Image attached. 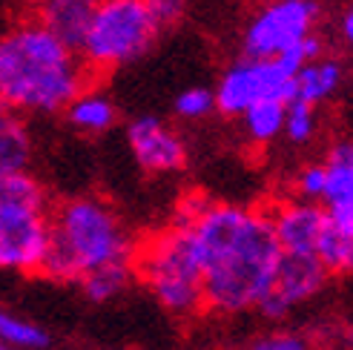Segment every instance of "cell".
Listing matches in <instances>:
<instances>
[{
  "instance_id": "9c48e42d",
  "label": "cell",
  "mask_w": 353,
  "mask_h": 350,
  "mask_svg": "<svg viewBox=\"0 0 353 350\" xmlns=\"http://www.w3.org/2000/svg\"><path fill=\"white\" fill-rule=\"evenodd\" d=\"M130 147L135 161L147 172H175L187 161V150L179 132L170 130L164 121L144 115L130 124Z\"/></svg>"
},
{
  "instance_id": "4fadbf2b",
  "label": "cell",
  "mask_w": 353,
  "mask_h": 350,
  "mask_svg": "<svg viewBox=\"0 0 353 350\" xmlns=\"http://www.w3.org/2000/svg\"><path fill=\"white\" fill-rule=\"evenodd\" d=\"M327 278V270L322 267V261L307 253H281L276 276H273V293L279 296L288 307L307 302L310 296L322 290Z\"/></svg>"
},
{
  "instance_id": "52a82bcc",
  "label": "cell",
  "mask_w": 353,
  "mask_h": 350,
  "mask_svg": "<svg viewBox=\"0 0 353 350\" xmlns=\"http://www.w3.org/2000/svg\"><path fill=\"white\" fill-rule=\"evenodd\" d=\"M316 21H319L316 0H270L256 12L244 32L247 58H276L279 52L290 49L305 34H310Z\"/></svg>"
},
{
  "instance_id": "ac0fdd59",
  "label": "cell",
  "mask_w": 353,
  "mask_h": 350,
  "mask_svg": "<svg viewBox=\"0 0 353 350\" xmlns=\"http://www.w3.org/2000/svg\"><path fill=\"white\" fill-rule=\"evenodd\" d=\"M316 258L327 273H347L353 267V233L342 230L325 216V227L316 241Z\"/></svg>"
},
{
  "instance_id": "8fae6325",
  "label": "cell",
  "mask_w": 353,
  "mask_h": 350,
  "mask_svg": "<svg viewBox=\"0 0 353 350\" xmlns=\"http://www.w3.org/2000/svg\"><path fill=\"white\" fill-rule=\"evenodd\" d=\"M98 3L101 0H34V23L72 52H81Z\"/></svg>"
},
{
  "instance_id": "d6986e66",
  "label": "cell",
  "mask_w": 353,
  "mask_h": 350,
  "mask_svg": "<svg viewBox=\"0 0 353 350\" xmlns=\"http://www.w3.org/2000/svg\"><path fill=\"white\" fill-rule=\"evenodd\" d=\"M285 107L288 103H281L270 95L253 101L250 107L241 112L244 130H247V135H250V141H256V144L273 141V138L281 132V124H285Z\"/></svg>"
},
{
  "instance_id": "3957f363",
  "label": "cell",
  "mask_w": 353,
  "mask_h": 350,
  "mask_svg": "<svg viewBox=\"0 0 353 350\" xmlns=\"http://www.w3.org/2000/svg\"><path fill=\"white\" fill-rule=\"evenodd\" d=\"M132 258L135 244L112 209L95 198H75L49 216V244L38 273L55 282H81L95 267Z\"/></svg>"
},
{
  "instance_id": "277c9868",
  "label": "cell",
  "mask_w": 353,
  "mask_h": 350,
  "mask_svg": "<svg viewBox=\"0 0 353 350\" xmlns=\"http://www.w3.org/2000/svg\"><path fill=\"white\" fill-rule=\"evenodd\" d=\"M132 267L167 310L187 316L204 307L201 270L184 224H175L172 230L152 236L144 247H135Z\"/></svg>"
},
{
  "instance_id": "cb8c5ba5",
  "label": "cell",
  "mask_w": 353,
  "mask_h": 350,
  "mask_svg": "<svg viewBox=\"0 0 353 350\" xmlns=\"http://www.w3.org/2000/svg\"><path fill=\"white\" fill-rule=\"evenodd\" d=\"M299 192L305 198H322V189H325V164H313L307 169L299 172Z\"/></svg>"
},
{
  "instance_id": "484cf974",
  "label": "cell",
  "mask_w": 353,
  "mask_h": 350,
  "mask_svg": "<svg viewBox=\"0 0 353 350\" xmlns=\"http://www.w3.org/2000/svg\"><path fill=\"white\" fill-rule=\"evenodd\" d=\"M250 350H307V344H305V339H299L293 333H273V336L253 342Z\"/></svg>"
},
{
  "instance_id": "e0dca14e",
  "label": "cell",
  "mask_w": 353,
  "mask_h": 350,
  "mask_svg": "<svg viewBox=\"0 0 353 350\" xmlns=\"http://www.w3.org/2000/svg\"><path fill=\"white\" fill-rule=\"evenodd\" d=\"M29 161V132L14 110L0 103V172L23 169Z\"/></svg>"
},
{
  "instance_id": "6da1fadb",
  "label": "cell",
  "mask_w": 353,
  "mask_h": 350,
  "mask_svg": "<svg viewBox=\"0 0 353 350\" xmlns=\"http://www.w3.org/2000/svg\"><path fill=\"white\" fill-rule=\"evenodd\" d=\"M184 227L201 270L204 307L241 313L270 293L281 258L270 216L233 204H204Z\"/></svg>"
},
{
  "instance_id": "5bb4252c",
  "label": "cell",
  "mask_w": 353,
  "mask_h": 350,
  "mask_svg": "<svg viewBox=\"0 0 353 350\" xmlns=\"http://www.w3.org/2000/svg\"><path fill=\"white\" fill-rule=\"evenodd\" d=\"M342 63L336 58H313L310 63H305L302 69L296 72V95L319 107L327 98H333L342 86Z\"/></svg>"
},
{
  "instance_id": "603a6c76",
  "label": "cell",
  "mask_w": 353,
  "mask_h": 350,
  "mask_svg": "<svg viewBox=\"0 0 353 350\" xmlns=\"http://www.w3.org/2000/svg\"><path fill=\"white\" fill-rule=\"evenodd\" d=\"M213 110H216V98L210 90H204V86H192V90H184L179 98H175V112L181 118H190V121H199Z\"/></svg>"
},
{
  "instance_id": "d4e9b609",
  "label": "cell",
  "mask_w": 353,
  "mask_h": 350,
  "mask_svg": "<svg viewBox=\"0 0 353 350\" xmlns=\"http://www.w3.org/2000/svg\"><path fill=\"white\" fill-rule=\"evenodd\" d=\"M147 6L152 9L155 21L161 23V29H164V26H172L184 14L187 0H147Z\"/></svg>"
},
{
  "instance_id": "ba28073f",
  "label": "cell",
  "mask_w": 353,
  "mask_h": 350,
  "mask_svg": "<svg viewBox=\"0 0 353 350\" xmlns=\"http://www.w3.org/2000/svg\"><path fill=\"white\" fill-rule=\"evenodd\" d=\"M49 244V213H0V267L38 273Z\"/></svg>"
},
{
  "instance_id": "2e32d148",
  "label": "cell",
  "mask_w": 353,
  "mask_h": 350,
  "mask_svg": "<svg viewBox=\"0 0 353 350\" xmlns=\"http://www.w3.org/2000/svg\"><path fill=\"white\" fill-rule=\"evenodd\" d=\"M66 112V121L72 127L83 130V132H103L115 124V103L110 98H103L101 92H92V90H83L78 98L69 101V107L63 110Z\"/></svg>"
},
{
  "instance_id": "8992f818",
  "label": "cell",
  "mask_w": 353,
  "mask_h": 350,
  "mask_svg": "<svg viewBox=\"0 0 353 350\" xmlns=\"http://www.w3.org/2000/svg\"><path fill=\"white\" fill-rule=\"evenodd\" d=\"M264 95H270L281 103H290L293 98H299L296 78L281 72L273 58H244L233 63L221 75L219 90L213 92L216 110L227 118H241V112Z\"/></svg>"
},
{
  "instance_id": "7c38bea8",
  "label": "cell",
  "mask_w": 353,
  "mask_h": 350,
  "mask_svg": "<svg viewBox=\"0 0 353 350\" xmlns=\"http://www.w3.org/2000/svg\"><path fill=\"white\" fill-rule=\"evenodd\" d=\"M325 216L353 233V147L333 144L325 161V189H322Z\"/></svg>"
},
{
  "instance_id": "83f0119b",
  "label": "cell",
  "mask_w": 353,
  "mask_h": 350,
  "mask_svg": "<svg viewBox=\"0 0 353 350\" xmlns=\"http://www.w3.org/2000/svg\"><path fill=\"white\" fill-rule=\"evenodd\" d=\"M339 29H342V38L350 43V38H353V12H350V9L342 14V23H339Z\"/></svg>"
},
{
  "instance_id": "4316f807",
  "label": "cell",
  "mask_w": 353,
  "mask_h": 350,
  "mask_svg": "<svg viewBox=\"0 0 353 350\" xmlns=\"http://www.w3.org/2000/svg\"><path fill=\"white\" fill-rule=\"evenodd\" d=\"M256 307H259V310H261L268 319H281V316H288V310H290V307H288L285 302H281L273 290H270L268 296H264V299H261Z\"/></svg>"
},
{
  "instance_id": "f1b7e54d",
  "label": "cell",
  "mask_w": 353,
  "mask_h": 350,
  "mask_svg": "<svg viewBox=\"0 0 353 350\" xmlns=\"http://www.w3.org/2000/svg\"><path fill=\"white\" fill-rule=\"evenodd\" d=\"M0 350H3V347H0Z\"/></svg>"
},
{
  "instance_id": "44dd1931",
  "label": "cell",
  "mask_w": 353,
  "mask_h": 350,
  "mask_svg": "<svg viewBox=\"0 0 353 350\" xmlns=\"http://www.w3.org/2000/svg\"><path fill=\"white\" fill-rule=\"evenodd\" d=\"M0 339L14 344V347H26V350H41L49 344V336L38 325L12 316V313H6L3 307H0Z\"/></svg>"
},
{
  "instance_id": "ffe728a7",
  "label": "cell",
  "mask_w": 353,
  "mask_h": 350,
  "mask_svg": "<svg viewBox=\"0 0 353 350\" xmlns=\"http://www.w3.org/2000/svg\"><path fill=\"white\" fill-rule=\"evenodd\" d=\"M132 273H135L132 261H115V265H103V267L90 270L81 278V285L92 302H107L130 285Z\"/></svg>"
},
{
  "instance_id": "5b68a950",
  "label": "cell",
  "mask_w": 353,
  "mask_h": 350,
  "mask_svg": "<svg viewBox=\"0 0 353 350\" xmlns=\"http://www.w3.org/2000/svg\"><path fill=\"white\" fill-rule=\"evenodd\" d=\"M161 34L147 0H101L78 55L92 72L138 61Z\"/></svg>"
},
{
  "instance_id": "30bf717a",
  "label": "cell",
  "mask_w": 353,
  "mask_h": 350,
  "mask_svg": "<svg viewBox=\"0 0 353 350\" xmlns=\"http://www.w3.org/2000/svg\"><path fill=\"white\" fill-rule=\"evenodd\" d=\"M281 253L316 256V241L325 227V207L313 201H288L270 216Z\"/></svg>"
},
{
  "instance_id": "9a60e30c",
  "label": "cell",
  "mask_w": 353,
  "mask_h": 350,
  "mask_svg": "<svg viewBox=\"0 0 353 350\" xmlns=\"http://www.w3.org/2000/svg\"><path fill=\"white\" fill-rule=\"evenodd\" d=\"M23 209H46L43 187L23 169L0 172V213H23Z\"/></svg>"
},
{
  "instance_id": "7402d4cb",
  "label": "cell",
  "mask_w": 353,
  "mask_h": 350,
  "mask_svg": "<svg viewBox=\"0 0 353 350\" xmlns=\"http://www.w3.org/2000/svg\"><path fill=\"white\" fill-rule=\"evenodd\" d=\"M281 132L290 138V144L302 147L307 144L313 132H316V107L302 98H293L285 107V124H281Z\"/></svg>"
},
{
  "instance_id": "7a4b0ae2",
  "label": "cell",
  "mask_w": 353,
  "mask_h": 350,
  "mask_svg": "<svg viewBox=\"0 0 353 350\" xmlns=\"http://www.w3.org/2000/svg\"><path fill=\"white\" fill-rule=\"evenodd\" d=\"M92 69L41 23H21L0 38V103L14 112H63L90 90Z\"/></svg>"
}]
</instances>
